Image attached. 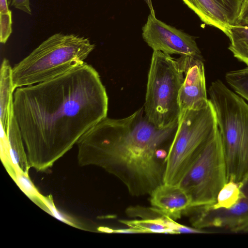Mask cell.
Here are the masks:
<instances>
[{
    "label": "cell",
    "mask_w": 248,
    "mask_h": 248,
    "mask_svg": "<svg viewBox=\"0 0 248 248\" xmlns=\"http://www.w3.org/2000/svg\"><path fill=\"white\" fill-rule=\"evenodd\" d=\"M206 25L217 28L226 35L229 24L226 16L213 0H182Z\"/></svg>",
    "instance_id": "cell-14"
},
{
    "label": "cell",
    "mask_w": 248,
    "mask_h": 248,
    "mask_svg": "<svg viewBox=\"0 0 248 248\" xmlns=\"http://www.w3.org/2000/svg\"><path fill=\"white\" fill-rule=\"evenodd\" d=\"M184 73L177 59L154 51L143 107L149 121L160 129L175 126L181 113L179 91Z\"/></svg>",
    "instance_id": "cell-6"
},
{
    "label": "cell",
    "mask_w": 248,
    "mask_h": 248,
    "mask_svg": "<svg viewBox=\"0 0 248 248\" xmlns=\"http://www.w3.org/2000/svg\"><path fill=\"white\" fill-rule=\"evenodd\" d=\"M150 196L151 205L165 217L173 220L187 214L191 208L189 196L178 185L164 183L155 188Z\"/></svg>",
    "instance_id": "cell-11"
},
{
    "label": "cell",
    "mask_w": 248,
    "mask_h": 248,
    "mask_svg": "<svg viewBox=\"0 0 248 248\" xmlns=\"http://www.w3.org/2000/svg\"><path fill=\"white\" fill-rule=\"evenodd\" d=\"M10 11L7 0H0V13H6Z\"/></svg>",
    "instance_id": "cell-25"
},
{
    "label": "cell",
    "mask_w": 248,
    "mask_h": 248,
    "mask_svg": "<svg viewBox=\"0 0 248 248\" xmlns=\"http://www.w3.org/2000/svg\"><path fill=\"white\" fill-rule=\"evenodd\" d=\"M144 1H145L146 3L147 4L149 8L150 14L153 15V16H155V12L153 8L152 0H144Z\"/></svg>",
    "instance_id": "cell-26"
},
{
    "label": "cell",
    "mask_w": 248,
    "mask_h": 248,
    "mask_svg": "<svg viewBox=\"0 0 248 248\" xmlns=\"http://www.w3.org/2000/svg\"><path fill=\"white\" fill-rule=\"evenodd\" d=\"M122 223L131 229L134 233H161L178 234L199 233L205 232L195 228L184 226L167 217H160L141 220H120Z\"/></svg>",
    "instance_id": "cell-12"
},
{
    "label": "cell",
    "mask_w": 248,
    "mask_h": 248,
    "mask_svg": "<svg viewBox=\"0 0 248 248\" xmlns=\"http://www.w3.org/2000/svg\"><path fill=\"white\" fill-rule=\"evenodd\" d=\"M95 46L87 38L55 33L12 68L15 90L51 79L83 63Z\"/></svg>",
    "instance_id": "cell-4"
},
{
    "label": "cell",
    "mask_w": 248,
    "mask_h": 248,
    "mask_svg": "<svg viewBox=\"0 0 248 248\" xmlns=\"http://www.w3.org/2000/svg\"><path fill=\"white\" fill-rule=\"evenodd\" d=\"M126 214L129 217H140L142 219L165 217L158 209L152 207L140 206L129 207L126 210Z\"/></svg>",
    "instance_id": "cell-21"
},
{
    "label": "cell",
    "mask_w": 248,
    "mask_h": 248,
    "mask_svg": "<svg viewBox=\"0 0 248 248\" xmlns=\"http://www.w3.org/2000/svg\"><path fill=\"white\" fill-rule=\"evenodd\" d=\"M0 43L5 44L12 32V12L0 13Z\"/></svg>",
    "instance_id": "cell-22"
},
{
    "label": "cell",
    "mask_w": 248,
    "mask_h": 248,
    "mask_svg": "<svg viewBox=\"0 0 248 248\" xmlns=\"http://www.w3.org/2000/svg\"><path fill=\"white\" fill-rule=\"evenodd\" d=\"M225 78L235 92L248 101V66L227 72Z\"/></svg>",
    "instance_id": "cell-18"
},
{
    "label": "cell",
    "mask_w": 248,
    "mask_h": 248,
    "mask_svg": "<svg viewBox=\"0 0 248 248\" xmlns=\"http://www.w3.org/2000/svg\"><path fill=\"white\" fill-rule=\"evenodd\" d=\"M12 6L29 15L31 14L30 0H8Z\"/></svg>",
    "instance_id": "cell-24"
},
{
    "label": "cell",
    "mask_w": 248,
    "mask_h": 248,
    "mask_svg": "<svg viewBox=\"0 0 248 248\" xmlns=\"http://www.w3.org/2000/svg\"><path fill=\"white\" fill-rule=\"evenodd\" d=\"M177 126L156 127L143 107L124 118L106 117L78 141V163L99 167L114 175L132 196L150 195L164 184L166 149Z\"/></svg>",
    "instance_id": "cell-2"
},
{
    "label": "cell",
    "mask_w": 248,
    "mask_h": 248,
    "mask_svg": "<svg viewBox=\"0 0 248 248\" xmlns=\"http://www.w3.org/2000/svg\"><path fill=\"white\" fill-rule=\"evenodd\" d=\"M108 97L98 72L84 62L51 79L16 88L13 113L30 166L51 167L107 116Z\"/></svg>",
    "instance_id": "cell-1"
},
{
    "label": "cell",
    "mask_w": 248,
    "mask_h": 248,
    "mask_svg": "<svg viewBox=\"0 0 248 248\" xmlns=\"http://www.w3.org/2000/svg\"><path fill=\"white\" fill-rule=\"evenodd\" d=\"M227 36L231 42L228 49L235 58L248 66V27L230 25Z\"/></svg>",
    "instance_id": "cell-16"
},
{
    "label": "cell",
    "mask_w": 248,
    "mask_h": 248,
    "mask_svg": "<svg viewBox=\"0 0 248 248\" xmlns=\"http://www.w3.org/2000/svg\"><path fill=\"white\" fill-rule=\"evenodd\" d=\"M218 129L210 101L203 108L181 111L166 158L164 183L178 185Z\"/></svg>",
    "instance_id": "cell-5"
},
{
    "label": "cell",
    "mask_w": 248,
    "mask_h": 248,
    "mask_svg": "<svg viewBox=\"0 0 248 248\" xmlns=\"http://www.w3.org/2000/svg\"><path fill=\"white\" fill-rule=\"evenodd\" d=\"M241 187V182H227L219 191L215 203L208 206L214 209L231 208L243 198Z\"/></svg>",
    "instance_id": "cell-17"
},
{
    "label": "cell",
    "mask_w": 248,
    "mask_h": 248,
    "mask_svg": "<svg viewBox=\"0 0 248 248\" xmlns=\"http://www.w3.org/2000/svg\"><path fill=\"white\" fill-rule=\"evenodd\" d=\"M6 134L14 170L20 169L28 173L31 167L24 149L22 137L14 114L9 120Z\"/></svg>",
    "instance_id": "cell-15"
},
{
    "label": "cell",
    "mask_w": 248,
    "mask_h": 248,
    "mask_svg": "<svg viewBox=\"0 0 248 248\" xmlns=\"http://www.w3.org/2000/svg\"><path fill=\"white\" fill-rule=\"evenodd\" d=\"M177 59L185 76L179 94L181 112L206 107L209 100L207 96L203 57L180 56Z\"/></svg>",
    "instance_id": "cell-10"
},
{
    "label": "cell",
    "mask_w": 248,
    "mask_h": 248,
    "mask_svg": "<svg viewBox=\"0 0 248 248\" xmlns=\"http://www.w3.org/2000/svg\"><path fill=\"white\" fill-rule=\"evenodd\" d=\"M0 125L6 133L9 120L13 115L15 89L12 78V68L9 61L4 59L0 75Z\"/></svg>",
    "instance_id": "cell-13"
},
{
    "label": "cell",
    "mask_w": 248,
    "mask_h": 248,
    "mask_svg": "<svg viewBox=\"0 0 248 248\" xmlns=\"http://www.w3.org/2000/svg\"><path fill=\"white\" fill-rule=\"evenodd\" d=\"M243 197L227 209H214L209 206L193 209L191 222L198 229L217 227L235 232L248 231V176L241 182Z\"/></svg>",
    "instance_id": "cell-9"
},
{
    "label": "cell",
    "mask_w": 248,
    "mask_h": 248,
    "mask_svg": "<svg viewBox=\"0 0 248 248\" xmlns=\"http://www.w3.org/2000/svg\"><path fill=\"white\" fill-rule=\"evenodd\" d=\"M226 183V165L218 129L178 185L189 196L191 209L215 203Z\"/></svg>",
    "instance_id": "cell-7"
},
{
    "label": "cell",
    "mask_w": 248,
    "mask_h": 248,
    "mask_svg": "<svg viewBox=\"0 0 248 248\" xmlns=\"http://www.w3.org/2000/svg\"><path fill=\"white\" fill-rule=\"evenodd\" d=\"M215 112L226 169V182L248 176V104L220 80L208 90Z\"/></svg>",
    "instance_id": "cell-3"
},
{
    "label": "cell",
    "mask_w": 248,
    "mask_h": 248,
    "mask_svg": "<svg viewBox=\"0 0 248 248\" xmlns=\"http://www.w3.org/2000/svg\"><path fill=\"white\" fill-rule=\"evenodd\" d=\"M235 25L248 27V0H243Z\"/></svg>",
    "instance_id": "cell-23"
},
{
    "label": "cell",
    "mask_w": 248,
    "mask_h": 248,
    "mask_svg": "<svg viewBox=\"0 0 248 248\" xmlns=\"http://www.w3.org/2000/svg\"><path fill=\"white\" fill-rule=\"evenodd\" d=\"M213 0L225 14L229 25H235L243 0Z\"/></svg>",
    "instance_id": "cell-20"
},
{
    "label": "cell",
    "mask_w": 248,
    "mask_h": 248,
    "mask_svg": "<svg viewBox=\"0 0 248 248\" xmlns=\"http://www.w3.org/2000/svg\"><path fill=\"white\" fill-rule=\"evenodd\" d=\"M12 178L23 193L40 206L43 195L40 193L31 181L28 173L17 169L15 170V174Z\"/></svg>",
    "instance_id": "cell-19"
},
{
    "label": "cell",
    "mask_w": 248,
    "mask_h": 248,
    "mask_svg": "<svg viewBox=\"0 0 248 248\" xmlns=\"http://www.w3.org/2000/svg\"><path fill=\"white\" fill-rule=\"evenodd\" d=\"M142 36L154 51L202 58L195 38L150 14L142 28Z\"/></svg>",
    "instance_id": "cell-8"
}]
</instances>
